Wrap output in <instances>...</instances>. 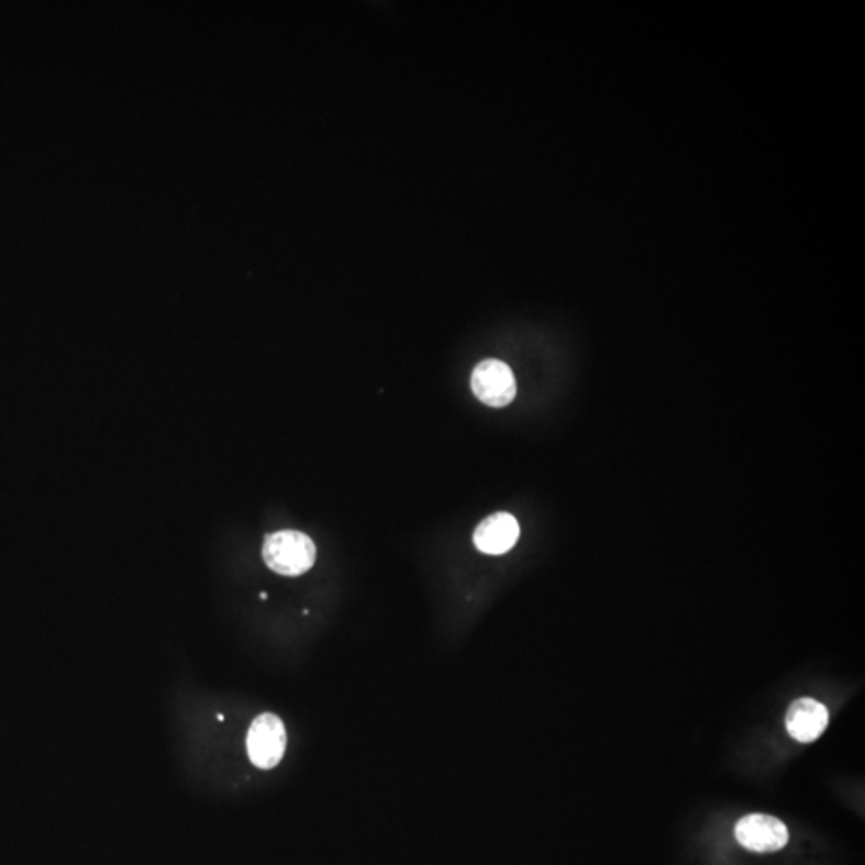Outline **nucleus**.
<instances>
[{
    "mask_svg": "<svg viewBox=\"0 0 865 865\" xmlns=\"http://www.w3.org/2000/svg\"><path fill=\"white\" fill-rule=\"evenodd\" d=\"M262 553L269 569L287 577L308 573L317 562V545L299 531H279L266 535Z\"/></svg>",
    "mask_w": 865,
    "mask_h": 865,
    "instance_id": "1",
    "label": "nucleus"
},
{
    "mask_svg": "<svg viewBox=\"0 0 865 865\" xmlns=\"http://www.w3.org/2000/svg\"><path fill=\"white\" fill-rule=\"evenodd\" d=\"M829 710L811 697H801L790 703L786 713V728L800 744L818 741L829 727Z\"/></svg>",
    "mask_w": 865,
    "mask_h": 865,
    "instance_id": "5",
    "label": "nucleus"
},
{
    "mask_svg": "<svg viewBox=\"0 0 865 865\" xmlns=\"http://www.w3.org/2000/svg\"><path fill=\"white\" fill-rule=\"evenodd\" d=\"M472 390L483 404L506 408L517 396L513 370L503 361H483L473 370Z\"/></svg>",
    "mask_w": 865,
    "mask_h": 865,
    "instance_id": "3",
    "label": "nucleus"
},
{
    "mask_svg": "<svg viewBox=\"0 0 865 865\" xmlns=\"http://www.w3.org/2000/svg\"><path fill=\"white\" fill-rule=\"evenodd\" d=\"M520 539V524L513 514L500 511L490 514L479 523L473 534V542L486 555H503L517 545Z\"/></svg>",
    "mask_w": 865,
    "mask_h": 865,
    "instance_id": "6",
    "label": "nucleus"
},
{
    "mask_svg": "<svg viewBox=\"0 0 865 865\" xmlns=\"http://www.w3.org/2000/svg\"><path fill=\"white\" fill-rule=\"evenodd\" d=\"M739 845L755 853H776L789 843V830L769 814H748L735 824Z\"/></svg>",
    "mask_w": 865,
    "mask_h": 865,
    "instance_id": "4",
    "label": "nucleus"
},
{
    "mask_svg": "<svg viewBox=\"0 0 865 865\" xmlns=\"http://www.w3.org/2000/svg\"><path fill=\"white\" fill-rule=\"evenodd\" d=\"M247 753L258 769H271L281 763L287 747L286 728L273 713L255 718L247 733Z\"/></svg>",
    "mask_w": 865,
    "mask_h": 865,
    "instance_id": "2",
    "label": "nucleus"
}]
</instances>
